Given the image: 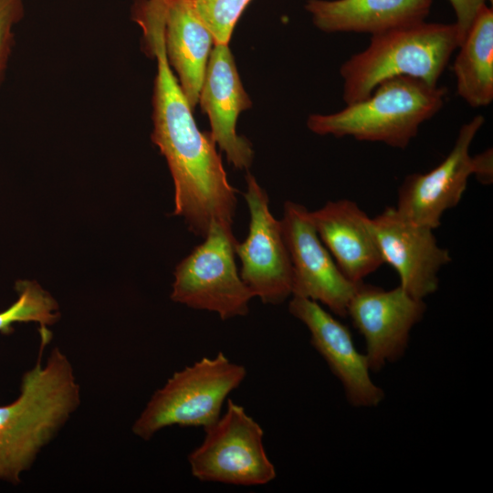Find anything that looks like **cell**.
Masks as SVG:
<instances>
[{
    "instance_id": "cell-1",
    "label": "cell",
    "mask_w": 493,
    "mask_h": 493,
    "mask_svg": "<svg viewBox=\"0 0 493 493\" xmlns=\"http://www.w3.org/2000/svg\"><path fill=\"white\" fill-rule=\"evenodd\" d=\"M145 50L157 61L152 92V142L164 156L174 184V210L189 230L205 236L215 221L233 226L236 197L210 134L196 125L189 103L171 68L161 33Z\"/></svg>"
},
{
    "instance_id": "cell-4",
    "label": "cell",
    "mask_w": 493,
    "mask_h": 493,
    "mask_svg": "<svg viewBox=\"0 0 493 493\" xmlns=\"http://www.w3.org/2000/svg\"><path fill=\"white\" fill-rule=\"evenodd\" d=\"M446 89L422 79L397 76L381 82L372 94L337 112L311 114L308 128L318 135L352 137L404 149L422 123L444 106Z\"/></svg>"
},
{
    "instance_id": "cell-23",
    "label": "cell",
    "mask_w": 493,
    "mask_h": 493,
    "mask_svg": "<svg viewBox=\"0 0 493 493\" xmlns=\"http://www.w3.org/2000/svg\"><path fill=\"white\" fill-rule=\"evenodd\" d=\"M474 174L478 181L489 184L493 180V152L488 149L476 156H473Z\"/></svg>"
},
{
    "instance_id": "cell-5",
    "label": "cell",
    "mask_w": 493,
    "mask_h": 493,
    "mask_svg": "<svg viewBox=\"0 0 493 493\" xmlns=\"http://www.w3.org/2000/svg\"><path fill=\"white\" fill-rule=\"evenodd\" d=\"M246 376V368L223 352L201 358L175 372L152 395L132 425L133 434L149 440L171 425L206 428L219 418L228 394Z\"/></svg>"
},
{
    "instance_id": "cell-14",
    "label": "cell",
    "mask_w": 493,
    "mask_h": 493,
    "mask_svg": "<svg viewBox=\"0 0 493 493\" xmlns=\"http://www.w3.org/2000/svg\"><path fill=\"white\" fill-rule=\"evenodd\" d=\"M198 103L208 116L210 134L225 152L228 163L237 169H248L254 151L250 142L236 132L239 114L252 106L238 74L228 44H214Z\"/></svg>"
},
{
    "instance_id": "cell-2",
    "label": "cell",
    "mask_w": 493,
    "mask_h": 493,
    "mask_svg": "<svg viewBox=\"0 0 493 493\" xmlns=\"http://www.w3.org/2000/svg\"><path fill=\"white\" fill-rule=\"evenodd\" d=\"M41 340L35 366L22 377L20 394L0 405V479L20 482L40 451L56 436L80 404V388L68 357L51 351L42 363Z\"/></svg>"
},
{
    "instance_id": "cell-20",
    "label": "cell",
    "mask_w": 493,
    "mask_h": 493,
    "mask_svg": "<svg viewBox=\"0 0 493 493\" xmlns=\"http://www.w3.org/2000/svg\"><path fill=\"white\" fill-rule=\"evenodd\" d=\"M214 37L228 44L234 28L251 0H184Z\"/></svg>"
},
{
    "instance_id": "cell-19",
    "label": "cell",
    "mask_w": 493,
    "mask_h": 493,
    "mask_svg": "<svg viewBox=\"0 0 493 493\" xmlns=\"http://www.w3.org/2000/svg\"><path fill=\"white\" fill-rule=\"evenodd\" d=\"M17 299L0 312V332L10 333L16 322H37L40 334L51 333L48 326L55 324L59 316L56 299L38 283L19 280L16 284Z\"/></svg>"
},
{
    "instance_id": "cell-18",
    "label": "cell",
    "mask_w": 493,
    "mask_h": 493,
    "mask_svg": "<svg viewBox=\"0 0 493 493\" xmlns=\"http://www.w3.org/2000/svg\"><path fill=\"white\" fill-rule=\"evenodd\" d=\"M455 58L456 92L470 107L493 100V10L485 5L476 16Z\"/></svg>"
},
{
    "instance_id": "cell-22",
    "label": "cell",
    "mask_w": 493,
    "mask_h": 493,
    "mask_svg": "<svg viewBox=\"0 0 493 493\" xmlns=\"http://www.w3.org/2000/svg\"><path fill=\"white\" fill-rule=\"evenodd\" d=\"M455 14L456 20L455 24L457 26L460 44L464 40L479 10L486 5L487 0H448ZM491 4L493 0H488Z\"/></svg>"
},
{
    "instance_id": "cell-6",
    "label": "cell",
    "mask_w": 493,
    "mask_h": 493,
    "mask_svg": "<svg viewBox=\"0 0 493 493\" xmlns=\"http://www.w3.org/2000/svg\"><path fill=\"white\" fill-rule=\"evenodd\" d=\"M236 242L232 226L212 222L205 241L176 266L172 300L223 320L246 315L255 297L238 273Z\"/></svg>"
},
{
    "instance_id": "cell-11",
    "label": "cell",
    "mask_w": 493,
    "mask_h": 493,
    "mask_svg": "<svg viewBox=\"0 0 493 493\" xmlns=\"http://www.w3.org/2000/svg\"><path fill=\"white\" fill-rule=\"evenodd\" d=\"M485 122L481 115L463 124L448 155L431 171L409 174L398 191L397 212L409 221L437 228L443 214L461 200L474 174L471 143Z\"/></svg>"
},
{
    "instance_id": "cell-17",
    "label": "cell",
    "mask_w": 493,
    "mask_h": 493,
    "mask_svg": "<svg viewBox=\"0 0 493 493\" xmlns=\"http://www.w3.org/2000/svg\"><path fill=\"white\" fill-rule=\"evenodd\" d=\"M214 37L184 0H167L163 45L192 110L197 106Z\"/></svg>"
},
{
    "instance_id": "cell-15",
    "label": "cell",
    "mask_w": 493,
    "mask_h": 493,
    "mask_svg": "<svg viewBox=\"0 0 493 493\" xmlns=\"http://www.w3.org/2000/svg\"><path fill=\"white\" fill-rule=\"evenodd\" d=\"M310 217L320 240L350 280L362 282L383 264L371 217L355 202L329 201L310 212Z\"/></svg>"
},
{
    "instance_id": "cell-8",
    "label": "cell",
    "mask_w": 493,
    "mask_h": 493,
    "mask_svg": "<svg viewBox=\"0 0 493 493\" xmlns=\"http://www.w3.org/2000/svg\"><path fill=\"white\" fill-rule=\"evenodd\" d=\"M246 183L250 223L246 238L236 244L242 264L239 275L254 297L278 305L292 296V264L281 222L272 215L266 191L250 173Z\"/></svg>"
},
{
    "instance_id": "cell-16",
    "label": "cell",
    "mask_w": 493,
    "mask_h": 493,
    "mask_svg": "<svg viewBox=\"0 0 493 493\" xmlns=\"http://www.w3.org/2000/svg\"><path fill=\"white\" fill-rule=\"evenodd\" d=\"M433 0H308L314 26L325 33L371 36L425 21Z\"/></svg>"
},
{
    "instance_id": "cell-13",
    "label": "cell",
    "mask_w": 493,
    "mask_h": 493,
    "mask_svg": "<svg viewBox=\"0 0 493 493\" xmlns=\"http://www.w3.org/2000/svg\"><path fill=\"white\" fill-rule=\"evenodd\" d=\"M291 297L289 313L308 328L311 345L341 383L349 404L354 407L379 405L384 393L372 382L367 356L355 348L348 327L320 303Z\"/></svg>"
},
{
    "instance_id": "cell-3",
    "label": "cell",
    "mask_w": 493,
    "mask_h": 493,
    "mask_svg": "<svg viewBox=\"0 0 493 493\" xmlns=\"http://www.w3.org/2000/svg\"><path fill=\"white\" fill-rule=\"evenodd\" d=\"M460 45L457 26L425 21L371 36L366 49L341 67L346 105L368 98L383 81L409 76L436 86Z\"/></svg>"
},
{
    "instance_id": "cell-10",
    "label": "cell",
    "mask_w": 493,
    "mask_h": 493,
    "mask_svg": "<svg viewBox=\"0 0 493 493\" xmlns=\"http://www.w3.org/2000/svg\"><path fill=\"white\" fill-rule=\"evenodd\" d=\"M426 305L401 286L386 290L360 283L347 307V316L364 339L370 369L379 372L401 359L413 327L424 317Z\"/></svg>"
},
{
    "instance_id": "cell-12",
    "label": "cell",
    "mask_w": 493,
    "mask_h": 493,
    "mask_svg": "<svg viewBox=\"0 0 493 493\" xmlns=\"http://www.w3.org/2000/svg\"><path fill=\"white\" fill-rule=\"evenodd\" d=\"M371 226L383 263L399 275V286L419 299L437 290L438 272L451 257L437 244L434 229L409 221L395 207L371 218Z\"/></svg>"
},
{
    "instance_id": "cell-7",
    "label": "cell",
    "mask_w": 493,
    "mask_h": 493,
    "mask_svg": "<svg viewBox=\"0 0 493 493\" xmlns=\"http://www.w3.org/2000/svg\"><path fill=\"white\" fill-rule=\"evenodd\" d=\"M205 432L202 443L188 456L194 478L245 487L275 479L276 468L264 446V431L243 406L227 400L225 412Z\"/></svg>"
},
{
    "instance_id": "cell-21",
    "label": "cell",
    "mask_w": 493,
    "mask_h": 493,
    "mask_svg": "<svg viewBox=\"0 0 493 493\" xmlns=\"http://www.w3.org/2000/svg\"><path fill=\"white\" fill-rule=\"evenodd\" d=\"M25 16L23 0H0V87L15 46V28Z\"/></svg>"
},
{
    "instance_id": "cell-9",
    "label": "cell",
    "mask_w": 493,
    "mask_h": 493,
    "mask_svg": "<svg viewBox=\"0 0 493 493\" xmlns=\"http://www.w3.org/2000/svg\"><path fill=\"white\" fill-rule=\"evenodd\" d=\"M280 222L292 264V296L321 303L332 313L347 317L349 301L361 282L350 280L341 271L305 206L287 201Z\"/></svg>"
}]
</instances>
